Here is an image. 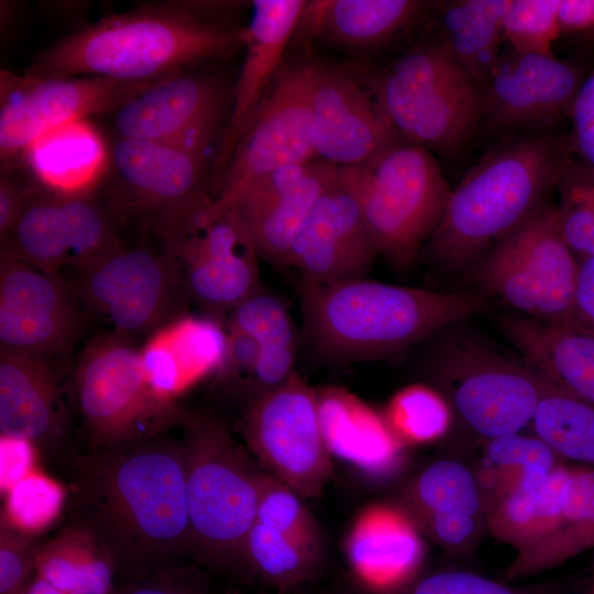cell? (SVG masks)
Masks as SVG:
<instances>
[{
	"label": "cell",
	"instance_id": "obj_1",
	"mask_svg": "<svg viewBox=\"0 0 594 594\" xmlns=\"http://www.w3.org/2000/svg\"><path fill=\"white\" fill-rule=\"evenodd\" d=\"M69 520L113 560L117 579L143 578L193 557L179 440L162 435L68 454Z\"/></svg>",
	"mask_w": 594,
	"mask_h": 594
},
{
	"label": "cell",
	"instance_id": "obj_2",
	"mask_svg": "<svg viewBox=\"0 0 594 594\" xmlns=\"http://www.w3.org/2000/svg\"><path fill=\"white\" fill-rule=\"evenodd\" d=\"M238 2L168 0L111 14L41 52L25 75L160 80L244 47L246 26L231 21Z\"/></svg>",
	"mask_w": 594,
	"mask_h": 594
},
{
	"label": "cell",
	"instance_id": "obj_3",
	"mask_svg": "<svg viewBox=\"0 0 594 594\" xmlns=\"http://www.w3.org/2000/svg\"><path fill=\"white\" fill-rule=\"evenodd\" d=\"M471 292L442 293L366 279L300 287L304 336L323 358L366 361L407 349L484 309Z\"/></svg>",
	"mask_w": 594,
	"mask_h": 594
},
{
	"label": "cell",
	"instance_id": "obj_4",
	"mask_svg": "<svg viewBox=\"0 0 594 594\" xmlns=\"http://www.w3.org/2000/svg\"><path fill=\"white\" fill-rule=\"evenodd\" d=\"M547 136L513 141L487 153L451 189L424 251L449 268L472 266L543 207L569 162Z\"/></svg>",
	"mask_w": 594,
	"mask_h": 594
},
{
	"label": "cell",
	"instance_id": "obj_5",
	"mask_svg": "<svg viewBox=\"0 0 594 594\" xmlns=\"http://www.w3.org/2000/svg\"><path fill=\"white\" fill-rule=\"evenodd\" d=\"M179 440L196 564L250 578L246 539L256 520L261 468L217 415L182 413Z\"/></svg>",
	"mask_w": 594,
	"mask_h": 594
},
{
	"label": "cell",
	"instance_id": "obj_6",
	"mask_svg": "<svg viewBox=\"0 0 594 594\" xmlns=\"http://www.w3.org/2000/svg\"><path fill=\"white\" fill-rule=\"evenodd\" d=\"M208 153L118 138L98 183L110 213L152 230L163 250L194 232L212 204Z\"/></svg>",
	"mask_w": 594,
	"mask_h": 594
},
{
	"label": "cell",
	"instance_id": "obj_7",
	"mask_svg": "<svg viewBox=\"0 0 594 594\" xmlns=\"http://www.w3.org/2000/svg\"><path fill=\"white\" fill-rule=\"evenodd\" d=\"M359 78L400 139L427 151L453 153L483 118L481 87L437 42Z\"/></svg>",
	"mask_w": 594,
	"mask_h": 594
},
{
	"label": "cell",
	"instance_id": "obj_8",
	"mask_svg": "<svg viewBox=\"0 0 594 594\" xmlns=\"http://www.w3.org/2000/svg\"><path fill=\"white\" fill-rule=\"evenodd\" d=\"M338 179L356 199L377 255L398 265L422 251L451 193L430 152L408 143L339 167Z\"/></svg>",
	"mask_w": 594,
	"mask_h": 594
},
{
	"label": "cell",
	"instance_id": "obj_9",
	"mask_svg": "<svg viewBox=\"0 0 594 594\" xmlns=\"http://www.w3.org/2000/svg\"><path fill=\"white\" fill-rule=\"evenodd\" d=\"M74 394L89 450L162 435L182 411L152 389L141 350L119 333L90 342L74 374Z\"/></svg>",
	"mask_w": 594,
	"mask_h": 594
},
{
	"label": "cell",
	"instance_id": "obj_10",
	"mask_svg": "<svg viewBox=\"0 0 594 594\" xmlns=\"http://www.w3.org/2000/svg\"><path fill=\"white\" fill-rule=\"evenodd\" d=\"M579 260L564 242L556 207H542L471 266L474 283L546 323L573 322Z\"/></svg>",
	"mask_w": 594,
	"mask_h": 594
},
{
	"label": "cell",
	"instance_id": "obj_11",
	"mask_svg": "<svg viewBox=\"0 0 594 594\" xmlns=\"http://www.w3.org/2000/svg\"><path fill=\"white\" fill-rule=\"evenodd\" d=\"M431 374L454 417L484 441L531 424L549 382L528 364L465 341L443 348Z\"/></svg>",
	"mask_w": 594,
	"mask_h": 594
},
{
	"label": "cell",
	"instance_id": "obj_12",
	"mask_svg": "<svg viewBox=\"0 0 594 594\" xmlns=\"http://www.w3.org/2000/svg\"><path fill=\"white\" fill-rule=\"evenodd\" d=\"M241 433L258 466L302 498H318L333 475L316 388L295 371L244 405Z\"/></svg>",
	"mask_w": 594,
	"mask_h": 594
},
{
	"label": "cell",
	"instance_id": "obj_13",
	"mask_svg": "<svg viewBox=\"0 0 594 594\" xmlns=\"http://www.w3.org/2000/svg\"><path fill=\"white\" fill-rule=\"evenodd\" d=\"M161 80L163 79L125 81L99 76L19 77L2 70L0 94L2 168L25 156L46 134L84 121L90 116L113 113Z\"/></svg>",
	"mask_w": 594,
	"mask_h": 594
},
{
	"label": "cell",
	"instance_id": "obj_14",
	"mask_svg": "<svg viewBox=\"0 0 594 594\" xmlns=\"http://www.w3.org/2000/svg\"><path fill=\"white\" fill-rule=\"evenodd\" d=\"M314 158L306 65L283 66L241 133L206 215L232 208L268 173Z\"/></svg>",
	"mask_w": 594,
	"mask_h": 594
},
{
	"label": "cell",
	"instance_id": "obj_15",
	"mask_svg": "<svg viewBox=\"0 0 594 594\" xmlns=\"http://www.w3.org/2000/svg\"><path fill=\"white\" fill-rule=\"evenodd\" d=\"M113 219L88 193L31 190L15 227L1 241L2 257L54 275L64 266L79 271L120 242Z\"/></svg>",
	"mask_w": 594,
	"mask_h": 594
},
{
	"label": "cell",
	"instance_id": "obj_16",
	"mask_svg": "<svg viewBox=\"0 0 594 594\" xmlns=\"http://www.w3.org/2000/svg\"><path fill=\"white\" fill-rule=\"evenodd\" d=\"M232 89L220 77L186 70L165 78L113 112L118 138L208 153L224 133Z\"/></svg>",
	"mask_w": 594,
	"mask_h": 594
},
{
	"label": "cell",
	"instance_id": "obj_17",
	"mask_svg": "<svg viewBox=\"0 0 594 594\" xmlns=\"http://www.w3.org/2000/svg\"><path fill=\"white\" fill-rule=\"evenodd\" d=\"M78 272L77 295L124 337L162 326L184 293L174 262L145 246L119 242Z\"/></svg>",
	"mask_w": 594,
	"mask_h": 594
},
{
	"label": "cell",
	"instance_id": "obj_18",
	"mask_svg": "<svg viewBox=\"0 0 594 594\" xmlns=\"http://www.w3.org/2000/svg\"><path fill=\"white\" fill-rule=\"evenodd\" d=\"M163 252L174 262L185 296L211 318L229 316L262 286L261 257L235 207L205 212L191 234Z\"/></svg>",
	"mask_w": 594,
	"mask_h": 594
},
{
	"label": "cell",
	"instance_id": "obj_19",
	"mask_svg": "<svg viewBox=\"0 0 594 594\" xmlns=\"http://www.w3.org/2000/svg\"><path fill=\"white\" fill-rule=\"evenodd\" d=\"M305 65L318 158L338 167L353 166L405 143L355 73L320 61Z\"/></svg>",
	"mask_w": 594,
	"mask_h": 594
},
{
	"label": "cell",
	"instance_id": "obj_20",
	"mask_svg": "<svg viewBox=\"0 0 594 594\" xmlns=\"http://www.w3.org/2000/svg\"><path fill=\"white\" fill-rule=\"evenodd\" d=\"M425 538L446 553L471 559L487 531L488 497L479 475L454 458L431 461L392 499Z\"/></svg>",
	"mask_w": 594,
	"mask_h": 594
},
{
	"label": "cell",
	"instance_id": "obj_21",
	"mask_svg": "<svg viewBox=\"0 0 594 594\" xmlns=\"http://www.w3.org/2000/svg\"><path fill=\"white\" fill-rule=\"evenodd\" d=\"M73 292L57 275L1 257V350L50 361L69 349L80 327Z\"/></svg>",
	"mask_w": 594,
	"mask_h": 594
},
{
	"label": "cell",
	"instance_id": "obj_22",
	"mask_svg": "<svg viewBox=\"0 0 594 594\" xmlns=\"http://www.w3.org/2000/svg\"><path fill=\"white\" fill-rule=\"evenodd\" d=\"M377 252L360 206L339 179L317 200L295 234L287 268L300 287L365 277Z\"/></svg>",
	"mask_w": 594,
	"mask_h": 594
},
{
	"label": "cell",
	"instance_id": "obj_23",
	"mask_svg": "<svg viewBox=\"0 0 594 594\" xmlns=\"http://www.w3.org/2000/svg\"><path fill=\"white\" fill-rule=\"evenodd\" d=\"M339 167L323 160L284 165L248 187L234 206L261 260L287 268L295 234L320 196L338 180Z\"/></svg>",
	"mask_w": 594,
	"mask_h": 594
},
{
	"label": "cell",
	"instance_id": "obj_24",
	"mask_svg": "<svg viewBox=\"0 0 594 594\" xmlns=\"http://www.w3.org/2000/svg\"><path fill=\"white\" fill-rule=\"evenodd\" d=\"M584 79L553 55L504 51L483 94V116L498 128L543 124L571 112Z\"/></svg>",
	"mask_w": 594,
	"mask_h": 594
},
{
	"label": "cell",
	"instance_id": "obj_25",
	"mask_svg": "<svg viewBox=\"0 0 594 594\" xmlns=\"http://www.w3.org/2000/svg\"><path fill=\"white\" fill-rule=\"evenodd\" d=\"M307 1L255 0L246 25L245 55L232 88L228 123L211 173L212 190L227 167L234 146L263 96L282 69Z\"/></svg>",
	"mask_w": 594,
	"mask_h": 594
},
{
	"label": "cell",
	"instance_id": "obj_26",
	"mask_svg": "<svg viewBox=\"0 0 594 594\" xmlns=\"http://www.w3.org/2000/svg\"><path fill=\"white\" fill-rule=\"evenodd\" d=\"M343 550L355 590L383 593L424 571L425 537L392 501L361 508L349 527Z\"/></svg>",
	"mask_w": 594,
	"mask_h": 594
},
{
	"label": "cell",
	"instance_id": "obj_27",
	"mask_svg": "<svg viewBox=\"0 0 594 594\" xmlns=\"http://www.w3.org/2000/svg\"><path fill=\"white\" fill-rule=\"evenodd\" d=\"M320 425L332 458L370 481L384 482L406 464L407 449L382 411L340 386L316 388Z\"/></svg>",
	"mask_w": 594,
	"mask_h": 594
},
{
	"label": "cell",
	"instance_id": "obj_28",
	"mask_svg": "<svg viewBox=\"0 0 594 594\" xmlns=\"http://www.w3.org/2000/svg\"><path fill=\"white\" fill-rule=\"evenodd\" d=\"M66 430L61 389L50 361L0 352V433L59 450Z\"/></svg>",
	"mask_w": 594,
	"mask_h": 594
},
{
	"label": "cell",
	"instance_id": "obj_29",
	"mask_svg": "<svg viewBox=\"0 0 594 594\" xmlns=\"http://www.w3.org/2000/svg\"><path fill=\"white\" fill-rule=\"evenodd\" d=\"M228 331L211 317L182 316L160 326L141 350L147 381L162 400L176 397L224 363Z\"/></svg>",
	"mask_w": 594,
	"mask_h": 594
},
{
	"label": "cell",
	"instance_id": "obj_30",
	"mask_svg": "<svg viewBox=\"0 0 594 594\" xmlns=\"http://www.w3.org/2000/svg\"><path fill=\"white\" fill-rule=\"evenodd\" d=\"M504 330L529 366L594 404V331L574 322L553 324L527 317L507 319Z\"/></svg>",
	"mask_w": 594,
	"mask_h": 594
},
{
	"label": "cell",
	"instance_id": "obj_31",
	"mask_svg": "<svg viewBox=\"0 0 594 594\" xmlns=\"http://www.w3.org/2000/svg\"><path fill=\"white\" fill-rule=\"evenodd\" d=\"M427 4L417 0L307 1L300 22L323 43L348 51H370L410 26Z\"/></svg>",
	"mask_w": 594,
	"mask_h": 594
},
{
	"label": "cell",
	"instance_id": "obj_32",
	"mask_svg": "<svg viewBox=\"0 0 594 594\" xmlns=\"http://www.w3.org/2000/svg\"><path fill=\"white\" fill-rule=\"evenodd\" d=\"M594 548V468L569 465L556 527L504 568L502 581L516 582L557 568Z\"/></svg>",
	"mask_w": 594,
	"mask_h": 594
},
{
	"label": "cell",
	"instance_id": "obj_33",
	"mask_svg": "<svg viewBox=\"0 0 594 594\" xmlns=\"http://www.w3.org/2000/svg\"><path fill=\"white\" fill-rule=\"evenodd\" d=\"M228 326L255 338L262 346L252 399L284 383L296 370L299 334L284 300L261 286L229 315Z\"/></svg>",
	"mask_w": 594,
	"mask_h": 594
},
{
	"label": "cell",
	"instance_id": "obj_34",
	"mask_svg": "<svg viewBox=\"0 0 594 594\" xmlns=\"http://www.w3.org/2000/svg\"><path fill=\"white\" fill-rule=\"evenodd\" d=\"M510 0H462L444 6L441 45L483 89L501 56L503 19Z\"/></svg>",
	"mask_w": 594,
	"mask_h": 594
},
{
	"label": "cell",
	"instance_id": "obj_35",
	"mask_svg": "<svg viewBox=\"0 0 594 594\" xmlns=\"http://www.w3.org/2000/svg\"><path fill=\"white\" fill-rule=\"evenodd\" d=\"M34 574L65 594H113L116 566L85 528L68 522L40 546Z\"/></svg>",
	"mask_w": 594,
	"mask_h": 594
},
{
	"label": "cell",
	"instance_id": "obj_36",
	"mask_svg": "<svg viewBox=\"0 0 594 594\" xmlns=\"http://www.w3.org/2000/svg\"><path fill=\"white\" fill-rule=\"evenodd\" d=\"M568 471L563 464L538 488L513 486L495 496L488 507L487 531L516 553L547 536L560 517Z\"/></svg>",
	"mask_w": 594,
	"mask_h": 594
},
{
	"label": "cell",
	"instance_id": "obj_37",
	"mask_svg": "<svg viewBox=\"0 0 594 594\" xmlns=\"http://www.w3.org/2000/svg\"><path fill=\"white\" fill-rule=\"evenodd\" d=\"M28 156L47 189L84 194L99 180L106 152L92 130L80 121L46 134Z\"/></svg>",
	"mask_w": 594,
	"mask_h": 594
},
{
	"label": "cell",
	"instance_id": "obj_38",
	"mask_svg": "<svg viewBox=\"0 0 594 594\" xmlns=\"http://www.w3.org/2000/svg\"><path fill=\"white\" fill-rule=\"evenodd\" d=\"M531 425L561 459L594 468V404L549 381Z\"/></svg>",
	"mask_w": 594,
	"mask_h": 594
},
{
	"label": "cell",
	"instance_id": "obj_39",
	"mask_svg": "<svg viewBox=\"0 0 594 594\" xmlns=\"http://www.w3.org/2000/svg\"><path fill=\"white\" fill-rule=\"evenodd\" d=\"M322 552L308 548L271 527L254 522L246 539L250 578L280 591L312 579L319 570Z\"/></svg>",
	"mask_w": 594,
	"mask_h": 594
},
{
	"label": "cell",
	"instance_id": "obj_40",
	"mask_svg": "<svg viewBox=\"0 0 594 594\" xmlns=\"http://www.w3.org/2000/svg\"><path fill=\"white\" fill-rule=\"evenodd\" d=\"M382 414L395 437L406 447L442 439L453 422L446 397L425 384H411L396 392Z\"/></svg>",
	"mask_w": 594,
	"mask_h": 594
},
{
	"label": "cell",
	"instance_id": "obj_41",
	"mask_svg": "<svg viewBox=\"0 0 594 594\" xmlns=\"http://www.w3.org/2000/svg\"><path fill=\"white\" fill-rule=\"evenodd\" d=\"M560 233L578 260L594 255V170L569 160L558 185Z\"/></svg>",
	"mask_w": 594,
	"mask_h": 594
},
{
	"label": "cell",
	"instance_id": "obj_42",
	"mask_svg": "<svg viewBox=\"0 0 594 594\" xmlns=\"http://www.w3.org/2000/svg\"><path fill=\"white\" fill-rule=\"evenodd\" d=\"M67 497L61 483L35 471L4 494L1 520L35 537L59 517Z\"/></svg>",
	"mask_w": 594,
	"mask_h": 594
},
{
	"label": "cell",
	"instance_id": "obj_43",
	"mask_svg": "<svg viewBox=\"0 0 594 594\" xmlns=\"http://www.w3.org/2000/svg\"><path fill=\"white\" fill-rule=\"evenodd\" d=\"M257 486L255 521L322 552V532L317 519L306 506L305 498L262 469Z\"/></svg>",
	"mask_w": 594,
	"mask_h": 594
},
{
	"label": "cell",
	"instance_id": "obj_44",
	"mask_svg": "<svg viewBox=\"0 0 594 594\" xmlns=\"http://www.w3.org/2000/svg\"><path fill=\"white\" fill-rule=\"evenodd\" d=\"M487 460L513 475V486L534 490L540 487L565 464L544 441L520 432L485 441Z\"/></svg>",
	"mask_w": 594,
	"mask_h": 594
},
{
	"label": "cell",
	"instance_id": "obj_45",
	"mask_svg": "<svg viewBox=\"0 0 594 594\" xmlns=\"http://www.w3.org/2000/svg\"><path fill=\"white\" fill-rule=\"evenodd\" d=\"M351 594H563V588L553 581L515 585L469 570L447 569L422 571L410 582L388 592L367 593L354 588Z\"/></svg>",
	"mask_w": 594,
	"mask_h": 594
},
{
	"label": "cell",
	"instance_id": "obj_46",
	"mask_svg": "<svg viewBox=\"0 0 594 594\" xmlns=\"http://www.w3.org/2000/svg\"><path fill=\"white\" fill-rule=\"evenodd\" d=\"M560 0H510L503 19V37L510 48L539 55H553L552 43L560 35Z\"/></svg>",
	"mask_w": 594,
	"mask_h": 594
},
{
	"label": "cell",
	"instance_id": "obj_47",
	"mask_svg": "<svg viewBox=\"0 0 594 594\" xmlns=\"http://www.w3.org/2000/svg\"><path fill=\"white\" fill-rule=\"evenodd\" d=\"M35 537L0 519V594H21L34 572L40 549Z\"/></svg>",
	"mask_w": 594,
	"mask_h": 594
},
{
	"label": "cell",
	"instance_id": "obj_48",
	"mask_svg": "<svg viewBox=\"0 0 594 594\" xmlns=\"http://www.w3.org/2000/svg\"><path fill=\"white\" fill-rule=\"evenodd\" d=\"M209 578L198 564H174L123 582L113 594H209Z\"/></svg>",
	"mask_w": 594,
	"mask_h": 594
},
{
	"label": "cell",
	"instance_id": "obj_49",
	"mask_svg": "<svg viewBox=\"0 0 594 594\" xmlns=\"http://www.w3.org/2000/svg\"><path fill=\"white\" fill-rule=\"evenodd\" d=\"M571 114L575 151L581 163L594 170V72L584 79Z\"/></svg>",
	"mask_w": 594,
	"mask_h": 594
},
{
	"label": "cell",
	"instance_id": "obj_50",
	"mask_svg": "<svg viewBox=\"0 0 594 594\" xmlns=\"http://www.w3.org/2000/svg\"><path fill=\"white\" fill-rule=\"evenodd\" d=\"M37 448L29 440L0 437V486L4 495L18 482L36 471Z\"/></svg>",
	"mask_w": 594,
	"mask_h": 594
},
{
	"label": "cell",
	"instance_id": "obj_51",
	"mask_svg": "<svg viewBox=\"0 0 594 594\" xmlns=\"http://www.w3.org/2000/svg\"><path fill=\"white\" fill-rule=\"evenodd\" d=\"M573 322L594 331V255L579 260Z\"/></svg>",
	"mask_w": 594,
	"mask_h": 594
},
{
	"label": "cell",
	"instance_id": "obj_52",
	"mask_svg": "<svg viewBox=\"0 0 594 594\" xmlns=\"http://www.w3.org/2000/svg\"><path fill=\"white\" fill-rule=\"evenodd\" d=\"M31 190L23 188L7 173L0 178V235L4 240L20 219Z\"/></svg>",
	"mask_w": 594,
	"mask_h": 594
},
{
	"label": "cell",
	"instance_id": "obj_53",
	"mask_svg": "<svg viewBox=\"0 0 594 594\" xmlns=\"http://www.w3.org/2000/svg\"><path fill=\"white\" fill-rule=\"evenodd\" d=\"M560 34L594 29V0H560Z\"/></svg>",
	"mask_w": 594,
	"mask_h": 594
},
{
	"label": "cell",
	"instance_id": "obj_54",
	"mask_svg": "<svg viewBox=\"0 0 594 594\" xmlns=\"http://www.w3.org/2000/svg\"><path fill=\"white\" fill-rule=\"evenodd\" d=\"M21 594H65L35 574L29 579Z\"/></svg>",
	"mask_w": 594,
	"mask_h": 594
},
{
	"label": "cell",
	"instance_id": "obj_55",
	"mask_svg": "<svg viewBox=\"0 0 594 594\" xmlns=\"http://www.w3.org/2000/svg\"><path fill=\"white\" fill-rule=\"evenodd\" d=\"M579 594H594V570Z\"/></svg>",
	"mask_w": 594,
	"mask_h": 594
}]
</instances>
